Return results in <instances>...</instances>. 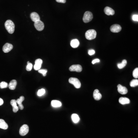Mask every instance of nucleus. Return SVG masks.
Masks as SVG:
<instances>
[{"label":"nucleus","instance_id":"nucleus-1","mask_svg":"<svg viewBox=\"0 0 138 138\" xmlns=\"http://www.w3.org/2000/svg\"><path fill=\"white\" fill-rule=\"evenodd\" d=\"M6 29L10 34H13L15 30V25L13 21L11 20H7L5 23Z\"/></svg>","mask_w":138,"mask_h":138},{"label":"nucleus","instance_id":"nucleus-2","mask_svg":"<svg viewBox=\"0 0 138 138\" xmlns=\"http://www.w3.org/2000/svg\"><path fill=\"white\" fill-rule=\"evenodd\" d=\"M97 33L94 30H89L85 33V37L87 40H92L96 38Z\"/></svg>","mask_w":138,"mask_h":138},{"label":"nucleus","instance_id":"nucleus-3","mask_svg":"<svg viewBox=\"0 0 138 138\" xmlns=\"http://www.w3.org/2000/svg\"><path fill=\"white\" fill-rule=\"evenodd\" d=\"M93 19V15L89 11H86L84 13L83 17V21L84 23H88L92 20Z\"/></svg>","mask_w":138,"mask_h":138},{"label":"nucleus","instance_id":"nucleus-4","mask_svg":"<svg viewBox=\"0 0 138 138\" xmlns=\"http://www.w3.org/2000/svg\"><path fill=\"white\" fill-rule=\"evenodd\" d=\"M69 82L70 84L74 85L75 88L77 89L80 88L81 84L78 79L75 78H70L69 79Z\"/></svg>","mask_w":138,"mask_h":138},{"label":"nucleus","instance_id":"nucleus-5","mask_svg":"<svg viewBox=\"0 0 138 138\" xmlns=\"http://www.w3.org/2000/svg\"><path fill=\"white\" fill-rule=\"evenodd\" d=\"M29 132V127L26 124H24L20 128L19 131V133L21 136H25Z\"/></svg>","mask_w":138,"mask_h":138},{"label":"nucleus","instance_id":"nucleus-6","mask_svg":"<svg viewBox=\"0 0 138 138\" xmlns=\"http://www.w3.org/2000/svg\"><path fill=\"white\" fill-rule=\"evenodd\" d=\"M34 26L35 28L38 31H41L44 28V23L40 20L36 21L34 22Z\"/></svg>","mask_w":138,"mask_h":138},{"label":"nucleus","instance_id":"nucleus-7","mask_svg":"<svg viewBox=\"0 0 138 138\" xmlns=\"http://www.w3.org/2000/svg\"><path fill=\"white\" fill-rule=\"evenodd\" d=\"M69 70L71 71H76L77 72H82V67L80 64L73 65L69 68Z\"/></svg>","mask_w":138,"mask_h":138},{"label":"nucleus","instance_id":"nucleus-8","mask_svg":"<svg viewBox=\"0 0 138 138\" xmlns=\"http://www.w3.org/2000/svg\"><path fill=\"white\" fill-rule=\"evenodd\" d=\"M13 48V46L11 44L6 43L3 46L2 50L3 52L7 53L11 51Z\"/></svg>","mask_w":138,"mask_h":138},{"label":"nucleus","instance_id":"nucleus-9","mask_svg":"<svg viewBox=\"0 0 138 138\" xmlns=\"http://www.w3.org/2000/svg\"><path fill=\"white\" fill-rule=\"evenodd\" d=\"M122 30L121 26L118 24H114L112 25L110 27L111 31L113 33H118Z\"/></svg>","mask_w":138,"mask_h":138},{"label":"nucleus","instance_id":"nucleus-10","mask_svg":"<svg viewBox=\"0 0 138 138\" xmlns=\"http://www.w3.org/2000/svg\"><path fill=\"white\" fill-rule=\"evenodd\" d=\"M117 87V90L119 93L122 94H125L127 93V89L126 87H124L120 84H118Z\"/></svg>","mask_w":138,"mask_h":138},{"label":"nucleus","instance_id":"nucleus-11","mask_svg":"<svg viewBox=\"0 0 138 138\" xmlns=\"http://www.w3.org/2000/svg\"><path fill=\"white\" fill-rule=\"evenodd\" d=\"M24 99H25L24 97L23 96H21L20 97L19 99H18L16 100V102H17V104L19 105L18 107H19V109H20V110H23L24 109V107L23 105L22 104V102L24 100Z\"/></svg>","mask_w":138,"mask_h":138},{"label":"nucleus","instance_id":"nucleus-12","mask_svg":"<svg viewBox=\"0 0 138 138\" xmlns=\"http://www.w3.org/2000/svg\"><path fill=\"white\" fill-rule=\"evenodd\" d=\"M30 18L32 21L35 22L40 20V17L39 15L37 13L33 12L30 14Z\"/></svg>","mask_w":138,"mask_h":138},{"label":"nucleus","instance_id":"nucleus-13","mask_svg":"<svg viewBox=\"0 0 138 138\" xmlns=\"http://www.w3.org/2000/svg\"><path fill=\"white\" fill-rule=\"evenodd\" d=\"M104 13L107 15H113L114 14L115 11L110 7H106L104 8Z\"/></svg>","mask_w":138,"mask_h":138},{"label":"nucleus","instance_id":"nucleus-14","mask_svg":"<svg viewBox=\"0 0 138 138\" xmlns=\"http://www.w3.org/2000/svg\"><path fill=\"white\" fill-rule=\"evenodd\" d=\"M93 97L95 100H100L102 98V95L97 89H95L93 92Z\"/></svg>","mask_w":138,"mask_h":138},{"label":"nucleus","instance_id":"nucleus-15","mask_svg":"<svg viewBox=\"0 0 138 138\" xmlns=\"http://www.w3.org/2000/svg\"><path fill=\"white\" fill-rule=\"evenodd\" d=\"M11 104L13 106V111L14 113H16L19 111V107L17 106V103L15 99H13L11 101Z\"/></svg>","mask_w":138,"mask_h":138},{"label":"nucleus","instance_id":"nucleus-16","mask_svg":"<svg viewBox=\"0 0 138 138\" xmlns=\"http://www.w3.org/2000/svg\"><path fill=\"white\" fill-rule=\"evenodd\" d=\"M119 102L120 104H122V105L129 104L130 103V100L128 98L121 97L119 98Z\"/></svg>","mask_w":138,"mask_h":138},{"label":"nucleus","instance_id":"nucleus-17","mask_svg":"<svg viewBox=\"0 0 138 138\" xmlns=\"http://www.w3.org/2000/svg\"><path fill=\"white\" fill-rule=\"evenodd\" d=\"M17 85V82L15 80H12L9 83V88L11 90H14L16 88Z\"/></svg>","mask_w":138,"mask_h":138},{"label":"nucleus","instance_id":"nucleus-18","mask_svg":"<svg viewBox=\"0 0 138 138\" xmlns=\"http://www.w3.org/2000/svg\"><path fill=\"white\" fill-rule=\"evenodd\" d=\"M71 46L73 48H76L80 44V42L77 39H73L71 42Z\"/></svg>","mask_w":138,"mask_h":138},{"label":"nucleus","instance_id":"nucleus-19","mask_svg":"<svg viewBox=\"0 0 138 138\" xmlns=\"http://www.w3.org/2000/svg\"><path fill=\"white\" fill-rule=\"evenodd\" d=\"M8 128V125L4 120L0 119V128L4 130H6Z\"/></svg>","mask_w":138,"mask_h":138},{"label":"nucleus","instance_id":"nucleus-20","mask_svg":"<svg viewBox=\"0 0 138 138\" xmlns=\"http://www.w3.org/2000/svg\"><path fill=\"white\" fill-rule=\"evenodd\" d=\"M51 106L54 107H58L62 106V103L57 100H53L51 102Z\"/></svg>","mask_w":138,"mask_h":138},{"label":"nucleus","instance_id":"nucleus-21","mask_svg":"<svg viewBox=\"0 0 138 138\" xmlns=\"http://www.w3.org/2000/svg\"><path fill=\"white\" fill-rule=\"evenodd\" d=\"M71 119L72 120L74 123H78L80 121V117H79L78 115L76 113H73L71 115Z\"/></svg>","mask_w":138,"mask_h":138},{"label":"nucleus","instance_id":"nucleus-22","mask_svg":"<svg viewBox=\"0 0 138 138\" xmlns=\"http://www.w3.org/2000/svg\"><path fill=\"white\" fill-rule=\"evenodd\" d=\"M127 64V62L126 60H122V62L121 63H118L117 64V67L119 69H122Z\"/></svg>","mask_w":138,"mask_h":138},{"label":"nucleus","instance_id":"nucleus-23","mask_svg":"<svg viewBox=\"0 0 138 138\" xmlns=\"http://www.w3.org/2000/svg\"><path fill=\"white\" fill-rule=\"evenodd\" d=\"M138 85V80L137 79L133 80L130 82V86L132 87H135Z\"/></svg>","mask_w":138,"mask_h":138},{"label":"nucleus","instance_id":"nucleus-24","mask_svg":"<svg viewBox=\"0 0 138 138\" xmlns=\"http://www.w3.org/2000/svg\"><path fill=\"white\" fill-rule=\"evenodd\" d=\"M45 93V90L44 89H40L37 92V95L39 96H41L43 95Z\"/></svg>","mask_w":138,"mask_h":138},{"label":"nucleus","instance_id":"nucleus-25","mask_svg":"<svg viewBox=\"0 0 138 138\" xmlns=\"http://www.w3.org/2000/svg\"><path fill=\"white\" fill-rule=\"evenodd\" d=\"M8 86V84L6 82H2L0 83V88L1 89L7 88Z\"/></svg>","mask_w":138,"mask_h":138},{"label":"nucleus","instance_id":"nucleus-26","mask_svg":"<svg viewBox=\"0 0 138 138\" xmlns=\"http://www.w3.org/2000/svg\"><path fill=\"white\" fill-rule=\"evenodd\" d=\"M133 76L135 78H138V68H135L133 72Z\"/></svg>","mask_w":138,"mask_h":138},{"label":"nucleus","instance_id":"nucleus-27","mask_svg":"<svg viewBox=\"0 0 138 138\" xmlns=\"http://www.w3.org/2000/svg\"><path fill=\"white\" fill-rule=\"evenodd\" d=\"M38 71L40 73L42 74L44 76H46V73L47 72V70L46 69H40L38 70Z\"/></svg>","mask_w":138,"mask_h":138},{"label":"nucleus","instance_id":"nucleus-28","mask_svg":"<svg viewBox=\"0 0 138 138\" xmlns=\"http://www.w3.org/2000/svg\"><path fill=\"white\" fill-rule=\"evenodd\" d=\"M32 67H33V64L31 63H29L27 64V67H26V70L27 71H31Z\"/></svg>","mask_w":138,"mask_h":138},{"label":"nucleus","instance_id":"nucleus-29","mask_svg":"<svg viewBox=\"0 0 138 138\" xmlns=\"http://www.w3.org/2000/svg\"><path fill=\"white\" fill-rule=\"evenodd\" d=\"M43 63V61L41 59H38L35 61V64H39L42 65Z\"/></svg>","mask_w":138,"mask_h":138},{"label":"nucleus","instance_id":"nucleus-30","mask_svg":"<svg viewBox=\"0 0 138 138\" xmlns=\"http://www.w3.org/2000/svg\"><path fill=\"white\" fill-rule=\"evenodd\" d=\"M42 65H39V64H35L34 66V69L35 70L37 71V70H40L41 68Z\"/></svg>","mask_w":138,"mask_h":138},{"label":"nucleus","instance_id":"nucleus-31","mask_svg":"<svg viewBox=\"0 0 138 138\" xmlns=\"http://www.w3.org/2000/svg\"><path fill=\"white\" fill-rule=\"evenodd\" d=\"M132 20H133V21L138 22V15L137 14H137H135V15H133Z\"/></svg>","mask_w":138,"mask_h":138},{"label":"nucleus","instance_id":"nucleus-32","mask_svg":"<svg viewBox=\"0 0 138 138\" xmlns=\"http://www.w3.org/2000/svg\"><path fill=\"white\" fill-rule=\"evenodd\" d=\"M95 51L94 50H89L88 51V54L89 55H93L95 54Z\"/></svg>","mask_w":138,"mask_h":138},{"label":"nucleus","instance_id":"nucleus-33","mask_svg":"<svg viewBox=\"0 0 138 138\" xmlns=\"http://www.w3.org/2000/svg\"><path fill=\"white\" fill-rule=\"evenodd\" d=\"M99 62H100V60L99 59H94V60H93L92 61V63L93 64H94L96 63H99Z\"/></svg>","mask_w":138,"mask_h":138},{"label":"nucleus","instance_id":"nucleus-34","mask_svg":"<svg viewBox=\"0 0 138 138\" xmlns=\"http://www.w3.org/2000/svg\"><path fill=\"white\" fill-rule=\"evenodd\" d=\"M56 1L59 3H65L66 2V0H56Z\"/></svg>","mask_w":138,"mask_h":138},{"label":"nucleus","instance_id":"nucleus-35","mask_svg":"<svg viewBox=\"0 0 138 138\" xmlns=\"http://www.w3.org/2000/svg\"><path fill=\"white\" fill-rule=\"evenodd\" d=\"M4 103V101H3V99L0 98V106L2 105Z\"/></svg>","mask_w":138,"mask_h":138},{"label":"nucleus","instance_id":"nucleus-36","mask_svg":"<svg viewBox=\"0 0 138 138\" xmlns=\"http://www.w3.org/2000/svg\"><path fill=\"white\" fill-rule=\"evenodd\" d=\"M29 63H30V62H27V64Z\"/></svg>","mask_w":138,"mask_h":138}]
</instances>
